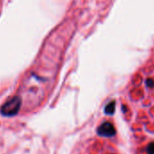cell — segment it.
I'll return each instance as SVG.
<instances>
[{
	"label": "cell",
	"instance_id": "1",
	"mask_svg": "<svg viewBox=\"0 0 154 154\" xmlns=\"http://www.w3.org/2000/svg\"><path fill=\"white\" fill-rule=\"evenodd\" d=\"M22 106V99L19 96H13L8 101H7L1 107V113L4 116L12 117L18 113Z\"/></svg>",
	"mask_w": 154,
	"mask_h": 154
},
{
	"label": "cell",
	"instance_id": "2",
	"mask_svg": "<svg viewBox=\"0 0 154 154\" xmlns=\"http://www.w3.org/2000/svg\"><path fill=\"white\" fill-rule=\"evenodd\" d=\"M97 133L100 136H103V137H112V136L115 135L116 130H115L114 126L111 122H104L103 123H102L98 127Z\"/></svg>",
	"mask_w": 154,
	"mask_h": 154
},
{
	"label": "cell",
	"instance_id": "3",
	"mask_svg": "<svg viewBox=\"0 0 154 154\" xmlns=\"http://www.w3.org/2000/svg\"><path fill=\"white\" fill-rule=\"evenodd\" d=\"M114 111H115V102L112 101V102L109 103L105 106L104 112H105L106 114H113L114 113Z\"/></svg>",
	"mask_w": 154,
	"mask_h": 154
},
{
	"label": "cell",
	"instance_id": "4",
	"mask_svg": "<svg viewBox=\"0 0 154 154\" xmlns=\"http://www.w3.org/2000/svg\"><path fill=\"white\" fill-rule=\"evenodd\" d=\"M146 151L148 154H154V142H149L147 146Z\"/></svg>",
	"mask_w": 154,
	"mask_h": 154
},
{
	"label": "cell",
	"instance_id": "5",
	"mask_svg": "<svg viewBox=\"0 0 154 154\" xmlns=\"http://www.w3.org/2000/svg\"><path fill=\"white\" fill-rule=\"evenodd\" d=\"M146 85L149 88H153L154 87V81L151 78H148L146 80Z\"/></svg>",
	"mask_w": 154,
	"mask_h": 154
}]
</instances>
